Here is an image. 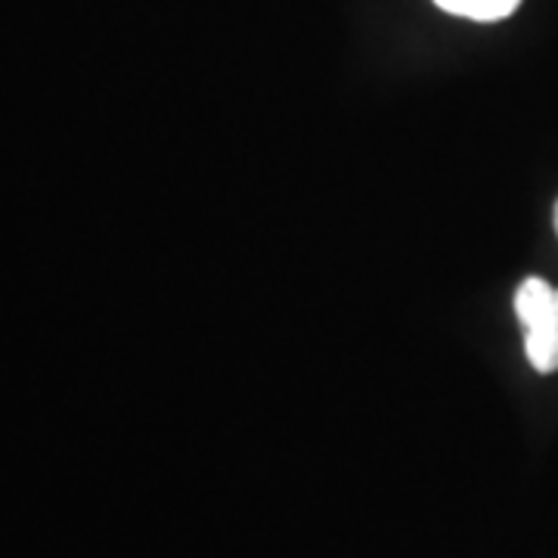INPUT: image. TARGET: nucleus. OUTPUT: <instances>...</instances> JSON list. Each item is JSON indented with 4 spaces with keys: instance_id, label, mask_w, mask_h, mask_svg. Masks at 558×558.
<instances>
[{
    "instance_id": "f03ea898",
    "label": "nucleus",
    "mask_w": 558,
    "mask_h": 558,
    "mask_svg": "<svg viewBox=\"0 0 558 558\" xmlns=\"http://www.w3.org/2000/svg\"><path fill=\"white\" fill-rule=\"evenodd\" d=\"M440 10L475 22H499L519 10L521 0H435Z\"/></svg>"
},
{
    "instance_id": "f257e3e1",
    "label": "nucleus",
    "mask_w": 558,
    "mask_h": 558,
    "mask_svg": "<svg viewBox=\"0 0 558 558\" xmlns=\"http://www.w3.org/2000/svg\"><path fill=\"white\" fill-rule=\"evenodd\" d=\"M515 317L524 329V351L537 373L558 369V289L527 277L515 292Z\"/></svg>"
},
{
    "instance_id": "7ed1b4c3",
    "label": "nucleus",
    "mask_w": 558,
    "mask_h": 558,
    "mask_svg": "<svg viewBox=\"0 0 558 558\" xmlns=\"http://www.w3.org/2000/svg\"><path fill=\"white\" fill-rule=\"evenodd\" d=\"M556 230H558V202H556Z\"/></svg>"
}]
</instances>
